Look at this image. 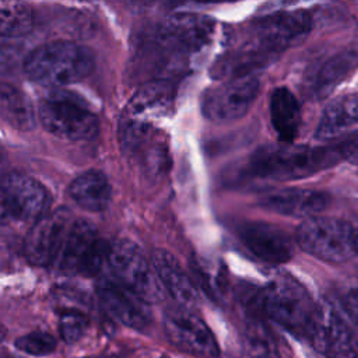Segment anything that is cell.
I'll use <instances>...</instances> for the list:
<instances>
[{
  "label": "cell",
  "mask_w": 358,
  "mask_h": 358,
  "mask_svg": "<svg viewBox=\"0 0 358 358\" xmlns=\"http://www.w3.org/2000/svg\"><path fill=\"white\" fill-rule=\"evenodd\" d=\"M176 90L168 80L141 85L126 103L119 122V141L126 152H136L150 141L154 122L173 109Z\"/></svg>",
  "instance_id": "1"
},
{
  "label": "cell",
  "mask_w": 358,
  "mask_h": 358,
  "mask_svg": "<svg viewBox=\"0 0 358 358\" xmlns=\"http://www.w3.org/2000/svg\"><path fill=\"white\" fill-rule=\"evenodd\" d=\"M22 67L31 81L57 88L87 77L94 69V55L84 45L55 41L32 49Z\"/></svg>",
  "instance_id": "2"
},
{
  "label": "cell",
  "mask_w": 358,
  "mask_h": 358,
  "mask_svg": "<svg viewBox=\"0 0 358 358\" xmlns=\"http://www.w3.org/2000/svg\"><path fill=\"white\" fill-rule=\"evenodd\" d=\"M341 159L338 148L309 145L263 147L250 159V171L263 179H301L327 169Z\"/></svg>",
  "instance_id": "3"
},
{
  "label": "cell",
  "mask_w": 358,
  "mask_h": 358,
  "mask_svg": "<svg viewBox=\"0 0 358 358\" xmlns=\"http://www.w3.org/2000/svg\"><path fill=\"white\" fill-rule=\"evenodd\" d=\"M259 305L266 316L288 333L308 337L317 303L299 281L289 275H278L263 288Z\"/></svg>",
  "instance_id": "4"
},
{
  "label": "cell",
  "mask_w": 358,
  "mask_h": 358,
  "mask_svg": "<svg viewBox=\"0 0 358 358\" xmlns=\"http://www.w3.org/2000/svg\"><path fill=\"white\" fill-rule=\"evenodd\" d=\"M38 117L53 136L81 141L92 138L98 131V117L90 106L66 91H52L41 102Z\"/></svg>",
  "instance_id": "5"
},
{
  "label": "cell",
  "mask_w": 358,
  "mask_h": 358,
  "mask_svg": "<svg viewBox=\"0 0 358 358\" xmlns=\"http://www.w3.org/2000/svg\"><path fill=\"white\" fill-rule=\"evenodd\" d=\"M106 268L109 277L129 287L144 298L148 303L161 301L164 288L143 249L129 239H116L110 242Z\"/></svg>",
  "instance_id": "6"
},
{
  "label": "cell",
  "mask_w": 358,
  "mask_h": 358,
  "mask_svg": "<svg viewBox=\"0 0 358 358\" xmlns=\"http://www.w3.org/2000/svg\"><path fill=\"white\" fill-rule=\"evenodd\" d=\"M296 243L308 255L326 263H344L355 256L348 221L315 215L296 228Z\"/></svg>",
  "instance_id": "7"
},
{
  "label": "cell",
  "mask_w": 358,
  "mask_h": 358,
  "mask_svg": "<svg viewBox=\"0 0 358 358\" xmlns=\"http://www.w3.org/2000/svg\"><path fill=\"white\" fill-rule=\"evenodd\" d=\"M109 245L98 236L92 222L80 218L70 224L55 264L63 273L96 275L106 267Z\"/></svg>",
  "instance_id": "8"
},
{
  "label": "cell",
  "mask_w": 358,
  "mask_h": 358,
  "mask_svg": "<svg viewBox=\"0 0 358 358\" xmlns=\"http://www.w3.org/2000/svg\"><path fill=\"white\" fill-rule=\"evenodd\" d=\"M260 83L255 76L227 80L208 88L201 96L203 115L215 123L241 119L248 113L259 95Z\"/></svg>",
  "instance_id": "9"
},
{
  "label": "cell",
  "mask_w": 358,
  "mask_h": 358,
  "mask_svg": "<svg viewBox=\"0 0 358 358\" xmlns=\"http://www.w3.org/2000/svg\"><path fill=\"white\" fill-rule=\"evenodd\" d=\"M306 338L326 358H358L357 334L329 302L316 305Z\"/></svg>",
  "instance_id": "10"
},
{
  "label": "cell",
  "mask_w": 358,
  "mask_h": 358,
  "mask_svg": "<svg viewBox=\"0 0 358 358\" xmlns=\"http://www.w3.org/2000/svg\"><path fill=\"white\" fill-rule=\"evenodd\" d=\"M50 199L42 183L36 179L10 172L1 180V213L3 218L22 222H36L46 215Z\"/></svg>",
  "instance_id": "11"
},
{
  "label": "cell",
  "mask_w": 358,
  "mask_h": 358,
  "mask_svg": "<svg viewBox=\"0 0 358 358\" xmlns=\"http://www.w3.org/2000/svg\"><path fill=\"white\" fill-rule=\"evenodd\" d=\"M214 32V21L206 15L182 13L166 18L157 29V42L168 53L186 56L206 48Z\"/></svg>",
  "instance_id": "12"
},
{
  "label": "cell",
  "mask_w": 358,
  "mask_h": 358,
  "mask_svg": "<svg viewBox=\"0 0 358 358\" xmlns=\"http://www.w3.org/2000/svg\"><path fill=\"white\" fill-rule=\"evenodd\" d=\"M71 221L64 208L46 214L34 222L24 241L27 260L35 266L55 264Z\"/></svg>",
  "instance_id": "13"
},
{
  "label": "cell",
  "mask_w": 358,
  "mask_h": 358,
  "mask_svg": "<svg viewBox=\"0 0 358 358\" xmlns=\"http://www.w3.org/2000/svg\"><path fill=\"white\" fill-rule=\"evenodd\" d=\"M164 327L176 347L197 355H218V344L210 327L192 309L178 306L165 313Z\"/></svg>",
  "instance_id": "14"
},
{
  "label": "cell",
  "mask_w": 358,
  "mask_h": 358,
  "mask_svg": "<svg viewBox=\"0 0 358 358\" xmlns=\"http://www.w3.org/2000/svg\"><path fill=\"white\" fill-rule=\"evenodd\" d=\"M312 29V17L303 10L280 11L257 20L253 25V39L277 53L301 43Z\"/></svg>",
  "instance_id": "15"
},
{
  "label": "cell",
  "mask_w": 358,
  "mask_h": 358,
  "mask_svg": "<svg viewBox=\"0 0 358 358\" xmlns=\"http://www.w3.org/2000/svg\"><path fill=\"white\" fill-rule=\"evenodd\" d=\"M96 292L103 308L122 324L143 330L151 322L148 302L129 287L109 275L96 282Z\"/></svg>",
  "instance_id": "16"
},
{
  "label": "cell",
  "mask_w": 358,
  "mask_h": 358,
  "mask_svg": "<svg viewBox=\"0 0 358 358\" xmlns=\"http://www.w3.org/2000/svg\"><path fill=\"white\" fill-rule=\"evenodd\" d=\"M238 238L257 259L285 263L294 256V242L285 231L263 221H246L238 228Z\"/></svg>",
  "instance_id": "17"
},
{
  "label": "cell",
  "mask_w": 358,
  "mask_h": 358,
  "mask_svg": "<svg viewBox=\"0 0 358 358\" xmlns=\"http://www.w3.org/2000/svg\"><path fill=\"white\" fill-rule=\"evenodd\" d=\"M278 56L280 53L252 39L246 45L222 55L211 69V74L225 80L252 76L253 70L268 66Z\"/></svg>",
  "instance_id": "18"
},
{
  "label": "cell",
  "mask_w": 358,
  "mask_h": 358,
  "mask_svg": "<svg viewBox=\"0 0 358 358\" xmlns=\"http://www.w3.org/2000/svg\"><path fill=\"white\" fill-rule=\"evenodd\" d=\"M151 263L164 291L172 296L178 306L192 309L197 305V289L172 253L157 249L152 253Z\"/></svg>",
  "instance_id": "19"
},
{
  "label": "cell",
  "mask_w": 358,
  "mask_h": 358,
  "mask_svg": "<svg viewBox=\"0 0 358 358\" xmlns=\"http://www.w3.org/2000/svg\"><path fill=\"white\" fill-rule=\"evenodd\" d=\"M330 204V196L326 192L312 189H284L270 193L260 200L266 210L289 217H315Z\"/></svg>",
  "instance_id": "20"
},
{
  "label": "cell",
  "mask_w": 358,
  "mask_h": 358,
  "mask_svg": "<svg viewBox=\"0 0 358 358\" xmlns=\"http://www.w3.org/2000/svg\"><path fill=\"white\" fill-rule=\"evenodd\" d=\"M355 127H358V92L338 96L326 105L315 137L319 141H330Z\"/></svg>",
  "instance_id": "21"
},
{
  "label": "cell",
  "mask_w": 358,
  "mask_h": 358,
  "mask_svg": "<svg viewBox=\"0 0 358 358\" xmlns=\"http://www.w3.org/2000/svg\"><path fill=\"white\" fill-rule=\"evenodd\" d=\"M358 67L357 52H343L319 64L306 80V91L315 99L326 98Z\"/></svg>",
  "instance_id": "22"
},
{
  "label": "cell",
  "mask_w": 358,
  "mask_h": 358,
  "mask_svg": "<svg viewBox=\"0 0 358 358\" xmlns=\"http://www.w3.org/2000/svg\"><path fill=\"white\" fill-rule=\"evenodd\" d=\"M69 194L81 208L99 213L108 207L112 187L102 172L90 169L71 180L69 185Z\"/></svg>",
  "instance_id": "23"
},
{
  "label": "cell",
  "mask_w": 358,
  "mask_h": 358,
  "mask_svg": "<svg viewBox=\"0 0 358 358\" xmlns=\"http://www.w3.org/2000/svg\"><path fill=\"white\" fill-rule=\"evenodd\" d=\"M270 120L282 143H291L298 136L301 108L295 95L287 87H278L271 92Z\"/></svg>",
  "instance_id": "24"
},
{
  "label": "cell",
  "mask_w": 358,
  "mask_h": 358,
  "mask_svg": "<svg viewBox=\"0 0 358 358\" xmlns=\"http://www.w3.org/2000/svg\"><path fill=\"white\" fill-rule=\"evenodd\" d=\"M0 113L7 124L20 131H28L35 127L36 116L29 98L7 83L0 87Z\"/></svg>",
  "instance_id": "25"
},
{
  "label": "cell",
  "mask_w": 358,
  "mask_h": 358,
  "mask_svg": "<svg viewBox=\"0 0 358 358\" xmlns=\"http://www.w3.org/2000/svg\"><path fill=\"white\" fill-rule=\"evenodd\" d=\"M242 358H280L271 333L260 320H250L245 326Z\"/></svg>",
  "instance_id": "26"
},
{
  "label": "cell",
  "mask_w": 358,
  "mask_h": 358,
  "mask_svg": "<svg viewBox=\"0 0 358 358\" xmlns=\"http://www.w3.org/2000/svg\"><path fill=\"white\" fill-rule=\"evenodd\" d=\"M34 18L29 7L18 1H3L0 6V34L3 38H17L32 29Z\"/></svg>",
  "instance_id": "27"
},
{
  "label": "cell",
  "mask_w": 358,
  "mask_h": 358,
  "mask_svg": "<svg viewBox=\"0 0 358 358\" xmlns=\"http://www.w3.org/2000/svg\"><path fill=\"white\" fill-rule=\"evenodd\" d=\"M56 340L52 334L45 331H32L15 340V347L29 355L43 357L56 350Z\"/></svg>",
  "instance_id": "28"
},
{
  "label": "cell",
  "mask_w": 358,
  "mask_h": 358,
  "mask_svg": "<svg viewBox=\"0 0 358 358\" xmlns=\"http://www.w3.org/2000/svg\"><path fill=\"white\" fill-rule=\"evenodd\" d=\"M88 329V317L80 310H66L59 319V333L66 343L78 341Z\"/></svg>",
  "instance_id": "29"
},
{
  "label": "cell",
  "mask_w": 358,
  "mask_h": 358,
  "mask_svg": "<svg viewBox=\"0 0 358 358\" xmlns=\"http://www.w3.org/2000/svg\"><path fill=\"white\" fill-rule=\"evenodd\" d=\"M341 308L358 327V288H350L341 296Z\"/></svg>",
  "instance_id": "30"
},
{
  "label": "cell",
  "mask_w": 358,
  "mask_h": 358,
  "mask_svg": "<svg viewBox=\"0 0 358 358\" xmlns=\"http://www.w3.org/2000/svg\"><path fill=\"white\" fill-rule=\"evenodd\" d=\"M340 155L350 164L358 165V131L348 137L340 147Z\"/></svg>",
  "instance_id": "31"
},
{
  "label": "cell",
  "mask_w": 358,
  "mask_h": 358,
  "mask_svg": "<svg viewBox=\"0 0 358 358\" xmlns=\"http://www.w3.org/2000/svg\"><path fill=\"white\" fill-rule=\"evenodd\" d=\"M348 224H350V229H351L354 250H355V255H358V215L348 220Z\"/></svg>",
  "instance_id": "32"
},
{
  "label": "cell",
  "mask_w": 358,
  "mask_h": 358,
  "mask_svg": "<svg viewBox=\"0 0 358 358\" xmlns=\"http://www.w3.org/2000/svg\"><path fill=\"white\" fill-rule=\"evenodd\" d=\"M4 358H21V357L14 355V354H7V355H4Z\"/></svg>",
  "instance_id": "33"
},
{
  "label": "cell",
  "mask_w": 358,
  "mask_h": 358,
  "mask_svg": "<svg viewBox=\"0 0 358 358\" xmlns=\"http://www.w3.org/2000/svg\"><path fill=\"white\" fill-rule=\"evenodd\" d=\"M113 358H122V357H113Z\"/></svg>",
  "instance_id": "34"
}]
</instances>
